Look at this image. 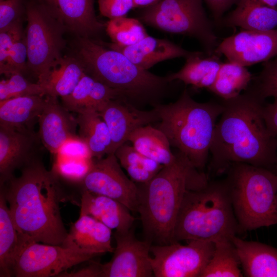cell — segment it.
<instances>
[{
	"label": "cell",
	"instance_id": "1",
	"mask_svg": "<svg viewBox=\"0 0 277 277\" xmlns=\"http://www.w3.org/2000/svg\"><path fill=\"white\" fill-rule=\"evenodd\" d=\"M223 100L224 110L210 147V166L216 173L242 163L271 170L277 160V137L269 131L262 114L265 100L246 89Z\"/></svg>",
	"mask_w": 277,
	"mask_h": 277
},
{
	"label": "cell",
	"instance_id": "2",
	"mask_svg": "<svg viewBox=\"0 0 277 277\" xmlns=\"http://www.w3.org/2000/svg\"><path fill=\"white\" fill-rule=\"evenodd\" d=\"M6 183L1 191L19 232L31 244L62 245L68 232L61 215L64 196L57 177L33 159L23 167L19 177L13 176Z\"/></svg>",
	"mask_w": 277,
	"mask_h": 277
},
{
	"label": "cell",
	"instance_id": "3",
	"mask_svg": "<svg viewBox=\"0 0 277 277\" xmlns=\"http://www.w3.org/2000/svg\"><path fill=\"white\" fill-rule=\"evenodd\" d=\"M175 154V161L164 166L151 180L137 184V211L145 240L152 244L173 243L174 225L186 191L208 183L186 156L179 151Z\"/></svg>",
	"mask_w": 277,
	"mask_h": 277
},
{
	"label": "cell",
	"instance_id": "4",
	"mask_svg": "<svg viewBox=\"0 0 277 277\" xmlns=\"http://www.w3.org/2000/svg\"><path fill=\"white\" fill-rule=\"evenodd\" d=\"M240 229L226 180L187 190L174 225L173 243L229 240Z\"/></svg>",
	"mask_w": 277,
	"mask_h": 277
},
{
	"label": "cell",
	"instance_id": "5",
	"mask_svg": "<svg viewBox=\"0 0 277 277\" xmlns=\"http://www.w3.org/2000/svg\"><path fill=\"white\" fill-rule=\"evenodd\" d=\"M154 109L160 117L157 128L164 133L170 145L186 156L196 169H203L217 119L224 110L222 102L199 103L185 89L175 102L157 104Z\"/></svg>",
	"mask_w": 277,
	"mask_h": 277
},
{
	"label": "cell",
	"instance_id": "6",
	"mask_svg": "<svg viewBox=\"0 0 277 277\" xmlns=\"http://www.w3.org/2000/svg\"><path fill=\"white\" fill-rule=\"evenodd\" d=\"M75 52L88 74L123 91L128 98L154 96L162 92L169 82L167 77L140 68L123 53L108 49L91 38L77 37Z\"/></svg>",
	"mask_w": 277,
	"mask_h": 277
},
{
	"label": "cell",
	"instance_id": "7",
	"mask_svg": "<svg viewBox=\"0 0 277 277\" xmlns=\"http://www.w3.org/2000/svg\"><path fill=\"white\" fill-rule=\"evenodd\" d=\"M227 183L240 229L252 230L277 224V173L250 164H232Z\"/></svg>",
	"mask_w": 277,
	"mask_h": 277
},
{
	"label": "cell",
	"instance_id": "8",
	"mask_svg": "<svg viewBox=\"0 0 277 277\" xmlns=\"http://www.w3.org/2000/svg\"><path fill=\"white\" fill-rule=\"evenodd\" d=\"M27 25L25 38L28 71L41 84L62 57L67 31L63 23L41 0L26 2Z\"/></svg>",
	"mask_w": 277,
	"mask_h": 277
},
{
	"label": "cell",
	"instance_id": "9",
	"mask_svg": "<svg viewBox=\"0 0 277 277\" xmlns=\"http://www.w3.org/2000/svg\"><path fill=\"white\" fill-rule=\"evenodd\" d=\"M140 18L147 25L162 31L196 38L209 53L216 45V36L202 0H162L146 8Z\"/></svg>",
	"mask_w": 277,
	"mask_h": 277
},
{
	"label": "cell",
	"instance_id": "10",
	"mask_svg": "<svg viewBox=\"0 0 277 277\" xmlns=\"http://www.w3.org/2000/svg\"><path fill=\"white\" fill-rule=\"evenodd\" d=\"M186 245L179 242L152 245L150 261L155 277H200L210 260L214 243L190 240Z\"/></svg>",
	"mask_w": 277,
	"mask_h": 277
},
{
	"label": "cell",
	"instance_id": "11",
	"mask_svg": "<svg viewBox=\"0 0 277 277\" xmlns=\"http://www.w3.org/2000/svg\"><path fill=\"white\" fill-rule=\"evenodd\" d=\"M99 255L54 245L34 243L18 258L13 269L16 277H49Z\"/></svg>",
	"mask_w": 277,
	"mask_h": 277
},
{
	"label": "cell",
	"instance_id": "12",
	"mask_svg": "<svg viewBox=\"0 0 277 277\" xmlns=\"http://www.w3.org/2000/svg\"><path fill=\"white\" fill-rule=\"evenodd\" d=\"M81 184L83 190L111 197L137 211V185L124 173L114 153L93 158L91 168Z\"/></svg>",
	"mask_w": 277,
	"mask_h": 277
},
{
	"label": "cell",
	"instance_id": "13",
	"mask_svg": "<svg viewBox=\"0 0 277 277\" xmlns=\"http://www.w3.org/2000/svg\"><path fill=\"white\" fill-rule=\"evenodd\" d=\"M116 247L111 260L105 264L96 262L97 277H150L153 275L150 248L145 240L134 235L133 226L125 233L114 232Z\"/></svg>",
	"mask_w": 277,
	"mask_h": 277
},
{
	"label": "cell",
	"instance_id": "14",
	"mask_svg": "<svg viewBox=\"0 0 277 277\" xmlns=\"http://www.w3.org/2000/svg\"><path fill=\"white\" fill-rule=\"evenodd\" d=\"M215 51L244 67L267 61L277 56V29L241 31L225 38Z\"/></svg>",
	"mask_w": 277,
	"mask_h": 277
},
{
	"label": "cell",
	"instance_id": "15",
	"mask_svg": "<svg viewBox=\"0 0 277 277\" xmlns=\"http://www.w3.org/2000/svg\"><path fill=\"white\" fill-rule=\"evenodd\" d=\"M97 112L110 134L111 144L109 154L114 153L118 147L128 141L130 134L136 129L160 121L154 109L151 111L137 109L124 98L111 100Z\"/></svg>",
	"mask_w": 277,
	"mask_h": 277
},
{
	"label": "cell",
	"instance_id": "16",
	"mask_svg": "<svg viewBox=\"0 0 277 277\" xmlns=\"http://www.w3.org/2000/svg\"><path fill=\"white\" fill-rule=\"evenodd\" d=\"M60 20L67 31L91 38L105 27L97 19L94 0H41Z\"/></svg>",
	"mask_w": 277,
	"mask_h": 277
},
{
	"label": "cell",
	"instance_id": "17",
	"mask_svg": "<svg viewBox=\"0 0 277 277\" xmlns=\"http://www.w3.org/2000/svg\"><path fill=\"white\" fill-rule=\"evenodd\" d=\"M46 103L38 117L39 136L44 146L55 154L68 140L77 136V124L57 97L46 96Z\"/></svg>",
	"mask_w": 277,
	"mask_h": 277
},
{
	"label": "cell",
	"instance_id": "18",
	"mask_svg": "<svg viewBox=\"0 0 277 277\" xmlns=\"http://www.w3.org/2000/svg\"><path fill=\"white\" fill-rule=\"evenodd\" d=\"M32 130L0 126L1 185L13 176L16 169L33 159L31 152L35 137Z\"/></svg>",
	"mask_w": 277,
	"mask_h": 277
},
{
	"label": "cell",
	"instance_id": "19",
	"mask_svg": "<svg viewBox=\"0 0 277 277\" xmlns=\"http://www.w3.org/2000/svg\"><path fill=\"white\" fill-rule=\"evenodd\" d=\"M111 229L88 215H80L61 246L98 255L113 252Z\"/></svg>",
	"mask_w": 277,
	"mask_h": 277
},
{
	"label": "cell",
	"instance_id": "20",
	"mask_svg": "<svg viewBox=\"0 0 277 277\" xmlns=\"http://www.w3.org/2000/svg\"><path fill=\"white\" fill-rule=\"evenodd\" d=\"M131 210L111 197L83 190L80 215H88L117 233H125L133 226Z\"/></svg>",
	"mask_w": 277,
	"mask_h": 277
},
{
	"label": "cell",
	"instance_id": "21",
	"mask_svg": "<svg viewBox=\"0 0 277 277\" xmlns=\"http://www.w3.org/2000/svg\"><path fill=\"white\" fill-rule=\"evenodd\" d=\"M108 46L123 53L138 67L147 70L162 61L187 58L195 52L187 51L168 40L148 35L131 46H122L112 43Z\"/></svg>",
	"mask_w": 277,
	"mask_h": 277
},
{
	"label": "cell",
	"instance_id": "22",
	"mask_svg": "<svg viewBox=\"0 0 277 277\" xmlns=\"http://www.w3.org/2000/svg\"><path fill=\"white\" fill-rule=\"evenodd\" d=\"M245 276L277 277V248L234 235L231 239Z\"/></svg>",
	"mask_w": 277,
	"mask_h": 277
},
{
	"label": "cell",
	"instance_id": "23",
	"mask_svg": "<svg viewBox=\"0 0 277 277\" xmlns=\"http://www.w3.org/2000/svg\"><path fill=\"white\" fill-rule=\"evenodd\" d=\"M7 202L0 193V276L13 275L16 262L31 243L18 230L11 216Z\"/></svg>",
	"mask_w": 277,
	"mask_h": 277
},
{
	"label": "cell",
	"instance_id": "24",
	"mask_svg": "<svg viewBox=\"0 0 277 277\" xmlns=\"http://www.w3.org/2000/svg\"><path fill=\"white\" fill-rule=\"evenodd\" d=\"M224 23L245 30H273L277 27V6H269L260 0H239L236 7Z\"/></svg>",
	"mask_w": 277,
	"mask_h": 277
},
{
	"label": "cell",
	"instance_id": "25",
	"mask_svg": "<svg viewBox=\"0 0 277 277\" xmlns=\"http://www.w3.org/2000/svg\"><path fill=\"white\" fill-rule=\"evenodd\" d=\"M46 103L42 95L16 97L0 101V126L31 129Z\"/></svg>",
	"mask_w": 277,
	"mask_h": 277
},
{
	"label": "cell",
	"instance_id": "26",
	"mask_svg": "<svg viewBox=\"0 0 277 277\" xmlns=\"http://www.w3.org/2000/svg\"><path fill=\"white\" fill-rule=\"evenodd\" d=\"M86 73L82 61L76 56H62L41 84L46 96L61 98L68 95Z\"/></svg>",
	"mask_w": 277,
	"mask_h": 277
},
{
	"label": "cell",
	"instance_id": "27",
	"mask_svg": "<svg viewBox=\"0 0 277 277\" xmlns=\"http://www.w3.org/2000/svg\"><path fill=\"white\" fill-rule=\"evenodd\" d=\"M128 141L139 153L163 166L172 164L176 159L168 138L157 127L150 125L140 127L130 134Z\"/></svg>",
	"mask_w": 277,
	"mask_h": 277
},
{
	"label": "cell",
	"instance_id": "28",
	"mask_svg": "<svg viewBox=\"0 0 277 277\" xmlns=\"http://www.w3.org/2000/svg\"><path fill=\"white\" fill-rule=\"evenodd\" d=\"M79 136L88 145L93 158L101 159L109 154L111 140L108 128L99 113L86 109L76 117Z\"/></svg>",
	"mask_w": 277,
	"mask_h": 277
},
{
	"label": "cell",
	"instance_id": "29",
	"mask_svg": "<svg viewBox=\"0 0 277 277\" xmlns=\"http://www.w3.org/2000/svg\"><path fill=\"white\" fill-rule=\"evenodd\" d=\"M186 58L181 69L166 76L168 81L179 80L186 85L208 89L215 81L222 63L215 56L203 58L201 52H195Z\"/></svg>",
	"mask_w": 277,
	"mask_h": 277
},
{
	"label": "cell",
	"instance_id": "30",
	"mask_svg": "<svg viewBox=\"0 0 277 277\" xmlns=\"http://www.w3.org/2000/svg\"><path fill=\"white\" fill-rule=\"evenodd\" d=\"M252 79L245 67L230 62L222 63L215 81L208 89L223 100H228L245 90Z\"/></svg>",
	"mask_w": 277,
	"mask_h": 277
},
{
	"label": "cell",
	"instance_id": "31",
	"mask_svg": "<svg viewBox=\"0 0 277 277\" xmlns=\"http://www.w3.org/2000/svg\"><path fill=\"white\" fill-rule=\"evenodd\" d=\"M121 166L135 183L144 184L151 180L164 166L139 153L126 143L114 153Z\"/></svg>",
	"mask_w": 277,
	"mask_h": 277
},
{
	"label": "cell",
	"instance_id": "32",
	"mask_svg": "<svg viewBox=\"0 0 277 277\" xmlns=\"http://www.w3.org/2000/svg\"><path fill=\"white\" fill-rule=\"evenodd\" d=\"M241 264L231 240L214 243L213 254L200 277H241Z\"/></svg>",
	"mask_w": 277,
	"mask_h": 277
},
{
	"label": "cell",
	"instance_id": "33",
	"mask_svg": "<svg viewBox=\"0 0 277 277\" xmlns=\"http://www.w3.org/2000/svg\"><path fill=\"white\" fill-rule=\"evenodd\" d=\"M105 28L113 43L122 46L135 44L148 35L139 20L126 16L109 19Z\"/></svg>",
	"mask_w": 277,
	"mask_h": 277
},
{
	"label": "cell",
	"instance_id": "34",
	"mask_svg": "<svg viewBox=\"0 0 277 277\" xmlns=\"http://www.w3.org/2000/svg\"><path fill=\"white\" fill-rule=\"evenodd\" d=\"M28 95L46 96V91L42 85L30 82L23 74L16 73L0 82V101L19 96Z\"/></svg>",
	"mask_w": 277,
	"mask_h": 277
},
{
	"label": "cell",
	"instance_id": "35",
	"mask_svg": "<svg viewBox=\"0 0 277 277\" xmlns=\"http://www.w3.org/2000/svg\"><path fill=\"white\" fill-rule=\"evenodd\" d=\"M93 158H67L55 155L52 172L71 182L81 183L90 170Z\"/></svg>",
	"mask_w": 277,
	"mask_h": 277
},
{
	"label": "cell",
	"instance_id": "36",
	"mask_svg": "<svg viewBox=\"0 0 277 277\" xmlns=\"http://www.w3.org/2000/svg\"><path fill=\"white\" fill-rule=\"evenodd\" d=\"M95 80L86 73L73 91L62 97L63 106L68 111L81 112L86 109Z\"/></svg>",
	"mask_w": 277,
	"mask_h": 277
},
{
	"label": "cell",
	"instance_id": "37",
	"mask_svg": "<svg viewBox=\"0 0 277 277\" xmlns=\"http://www.w3.org/2000/svg\"><path fill=\"white\" fill-rule=\"evenodd\" d=\"M28 53L25 37L10 48L5 63L0 66L1 74L7 76L28 71Z\"/></svg>",
	"mask_w": 277,
	"mask_h": 277
},
{
	"label": "cell",
	"instance_id": "38",
	"mask_svg": "<svg viewBox=\"0 0 277 277\" xmlns=\"http://www.w3.org/2000/svg\"><path fill=\"white\" fill-rule=\"evenodd\" d=\"M24 16H26L25 0L0 1V30L23 21Z\"/></svg>",
	"mask_w": 277,
	"mask_h": 277
},
{
	"label": "cell",
	"instance_id": "39",
	"mask_svg": "<svg viewBox=\"0 0 277 277\" xmlns=\"http://www.w3.org/2000/svg\"><path fill=\"white\" fill-rule=\"evenodd\" d=\"M277 86V56L271 61H267L263 65L260 74L253 79V83L248 89L261 98L266 91Z\"/></svg>",
	"mask_w": 277,
	"mask_h": 277
},
{
	"label": "cell",
	"instance_id": "40",
	"mask_svg": "<svg viewBox=\"0 0 277 277\" xmlns=\"http://www.w3.org/2000/svg\"><path fill=\"white\" fill-rule=\"evenodd\" d=\"M24 37L23 21L0 30V66L5 63L11 47Z\"/></svg>",
	"mask_w": 277,
	"mask_h": 277
},
{
	"label": "cell",
	"instance_id": "41",
	"mask_svg": "<svg viewBox=\"0 0 277 277\" xmlns=\"http://www.w3.org/2000/svg\"><path fill=\"white\" fill-rule=\"evenodd\" d=\"M55 154L67 158H93L88 145L78 135L66 141Z\"/></svg>",
	"mask_w": 277,
	"mask_h": 277
},
{
	"label": "cell",
	"instance_id": "42",
	"mask_svg": "<svg viewBox=\"0 0 277 277\" xmlns=\"http://www.w3.org/2000/svg\"><path fill=\"white\" fill-rule=\"evenodd\" d=\"M100 13L109 19L126 16L133 8V0H98Z\"/></svg>",
	"mask_w": 277,
	"mask_h": 277
},
{
	"label": "cell",
	"instance_id": "43",
	"mask_svg": "<svg viewBox=\"0 0 277 277\" xmlns=\"http://www.w3.org/2000/svg\"><path fill=\"white\" fill-rule=\"evenodd\" d=\"M262 114L269 131L277 137V98L272 103L263 105Z\"/></svg>",
	"mask_w": 277,
	"mask_h": 277
},
{
	"label": "cell",
	"instance_id": "44",
	"mask_svg": "<svg viewBox=\"0 0 277 277\" xmlns=\"http://www.w3.org/2000/svg\"><path fill=\"white\" fill-rule=\"evenodd\" d=\"M211 10L214 18L218 21L223 14L239 0H204Z\"/></svg>",
	"mask_w": 277,
	"mask_h": 277
},
{
	"label": "cell",
	"instance_id": "45",
	"mask_svg": "<svg viewBox=\"0 0 277 277\" xmlns=\"http://www.w3.org/2000/svg\"><path fill=\"white\" fill-rule=\"evenodd\" d=\"M162 0H133L134 8H148Z\"/></svg>",
	"mask_w": 277,
	"mask_h": 277
},
{
	"label": "cell",
	"instance_id": "46",
	"mask_svg": "<svg viewBox=\"0 0 277 277\" xmlns=\"http://www.w3.org/2000/svg\"><path fill=\"white\" fill-rule=\"evenodd\" d=\"M264 4L269 6H277V0H260Z\"/></svg>",
	"mask_w": 277,
	"mask_h": 277
},
{
	"label": "cell",
	"instance_id": "47",
	"mask_svg": "<svg viewBox=\"0 0 277 277\" xmlns=\"http://www.w3.org/2000/svg\"><path fill=\"white\" fill-rule=\"evenodd\" d=\"M275 169H276V172L277 173V160H276V163L275 165Z\"/></svg>",
	"mask_w": 277,
	"mask_h": 277
},
{
	"label": "cell",
	"instance_id": "48",
	"mask_svg": "<svg viewBox=\"0 0 277 277\" xmlns=\"http://www.w3.org/2000/svg\"><path fill=\"white\" fill-rule=\"evenodd\" d=\"M276 210H277V194L276 196Z\"/></svg>",
	"mask_w": 277,
	"mask_h": 277
},
{
	"label": "cell",
	"instance_id": "49",
	"mask_svg": "<svg viewBox=\"0 0 277 277\" xmlns=\"http://www.w3.org/2000/svg\"><path fill=\"white\" fill-rule=\"evenodd\" d=\"M3 1V0H0V1Z\"/></svg>",
	"mask_w": 277,
	"mask_h": 277
}]
</instances>
